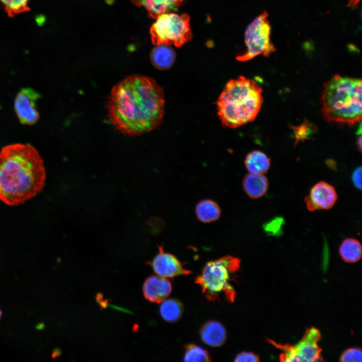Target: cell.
I'll use <instances>...</instances> for the list:
<instances>
[{"label": "cell", "instance_id": "obj_29", "mask_svg": "<svg viewBox=\"0 0 362 362\" xmlns=\"http://www.w3.org/2000/svg\"><path fill=\"white\" fill-rule=\"evenodd\" d=\"M356 145L358 150L361 152V134H359L358 136L357 140H356Z\"/></svg>", "mask_w": 362, "mask_h": 362}, {"label": "cell", "instance_id": "obj_20", "mask_svg": "<svg viewBox=\"0 0 362 362\" xmlns=\"http://www.w3.org/2000/svg\"><path fill=\"white\" fill-rule=\"evenodd\" d=\"M339 253L341 258L345 262H355L361 257V245L360 242L355 238H346L339 246Z\"/></svg>", "mask_w": 362, "mask_h": 362}, {"label": "cell", "instance_id": "obj_18", "mask_svg": "<svg viewBox=\"0 0 362 362\" xmlns=\"http://www.w3.org/2000/svg\"><path fill=\"white\" fill-rule=\"evenodd\" d=\"M195 212L199 220L204 223H210L220 218L221 209L214 201L204 199L197 204Z\"/></svg>", "mask_w": 362, "mask_h": 362}, {"label": "cell", "instance_id": "obj_9", "mask_svg": "<svg viewBox=\"0 0 362 362\" xmlns=\"http://www.w3.org/2000/svg\"><path fill=\"white\" fill-rule=\"evenodd\" d=\"M40 94L30 87L23 88L18 93L14 102L16 115L23 124L32 125L39 119L36 102Z\"/></svg>", "mask_w": 362, "mask_h": 362}, {"label": "cell", "instance_id": "obj_15", "mask_svg": "<svg viewBox=\"0 0 362 362\" xmlns=\"http://www.w3.org/2000/svg\"><path fill=\"white\" fill-rule=\"evenodd\" d=\"M243 186L249 197L258 199L267 192L268 182L266 177L262 174L248 173L243 178Z\"/></svg>", "mask_w": 362, "mask_h": 362}, {"label": "cell", "instance_id": "obj_22", "mask_svg": "<svg viewBox=\"0 0 362 362\" xmlns=\"http://www.w3.org/2000/svg\"><path fill=\"white\" fill-rule=\"evenodd\" d=\"M29 0H0L8 16L13 17L16 15L29 11Z\"/></svg>", "mask_w": 362, "mask_h": 362}, {"label": "cell", "instance_id": "obj_6", "mask_svg": "<svg viewBox=\"0 0 362 362\" xmlns=\"http://www.w3.org/2000/svg\"><path fill=\"white\" fill-rule=\"evenodd\" d=\"M150 29L152 43L180 47L192 38L190 17L186 14L167 13L159 15Z\"/></svg>", "mask_w": 362, "mask_h": 362}, {"label": "cell", "instance_id": "obj_1", "mask_svg": "<svg viewBox=\"0 0 362 362\" xmlns=\"http://www.w3.org/2000/svg\"><path fill=\"white\" fill-rule=\"evenodd\" d=\"M106 108L117 130L129 136L140 135L158 128L163 122V89L151 77L128 76L113 87Z\"/></svg>", "mask_w": 362, "mask_h": 362}, {"label": "cell", "instance_id": "obj_4", "mask_svg": "<svg viewBox=\"0 0 362 362\" xmlns=\"http://www.w3.org/2000/svg\"><path fill=\"white\" fill-rule=\"evenodd\" d=\"M361 80L334 75L324 85L322 111L329 122L353 125L361 120Z\"/></svg>", "mask_w": 362, "mask_h": 362}, {"label": "cell", "instance_id": "obj_14", "mask_svg": "<svg viewBox=\"0 0 362 362\" xmlns=\"http://www.w3.org/2000/svg\"><path fill=\"white\" fill-rule=\"evenodd\" d=\"M184 0H132V3L139 7L145 8L149 15L156 19L159 15L176 11Z\"/></svg>", "mask_w": 362, "mask_h": 362}, {"label": "cell", "instance_id": "obj_19", "mask_svg": "<svg viewBox=\"0 0 362 362\" xmlns=\"http://www.w3.org/2000/svg\"><path fill=\"white\" fill-rule=\"evenodd\" d=\"M159 312L162 318L168 322L178 321L182 316L184 308L182 303L175 298L165 299L161 302Z\"/></svg>", "mask_w": 362, "mask_h": 362}, {"label": "cell", "instance_id": "obj_17", "mask_svg": "<svg viewBox=\"0 0 362 362\" xmlns=\"http://www.w3.org/2000/svg\"><path fill=\"white\" fill-rule=\"evenodd\" d=\"M244 163L249 172L263 174L269 170L270 159L262 151L256 150L246 155Z\"/></svg>", "mask_w": 362, "mask_h": 362}, {"label": "cell", "instance_id": "obj_11", "mask_svg": "<svg viewBox=\"0 0 362 362\" xmlns=\"http://www.w3.org/2000/svg\"><path fill=\"white\" fill-rule=\"evenodd\" d=\"M158 253L150 263L154 272L158 276L170 278L192 273L185 268L174 255L164 252L162 245L158 246Z\"/></svg>", "mask_w": 362, "mask_h": 362}, {"label": "cell", "instance_id": "obj_26", "mask_svg": "<svg viewBox=\"0 0 362 362\" xmlns=\"http://www.w3.org/2000/svg\"><path fill=\"white\" fill-rule=\"evenodd\" d=\"M351 180L354 186L358 189H361V167L355 168L351 174Z\"/></svg>", "mask_w": 362, "mask_h": 362}, {"label": "cell", "instance_id": "obj_16", "mask_svg": "<svg viewBox=\"0 0 362 362\" xmlns=\"http://www.w3.org/2000/svg\"><path fill=\"white\" fill-rule=\"evenodd\" d=\"M175 58V51L168 45H158L150 54L152 64L157 69L166 70L171 67Z\"/></svg>", "mask_w": 362, "mask_h": 362}, {"label": "cell", "instance_id": "obj_2", "mask_svg": "<svg viewBox=\"0 0 362 362\" xmlns=\"http://www.w3.org/2000/svg\"><path fill=\"white\" fill-rule=\"evenodd\" d=\"M46 177L44 161L29 144L14 143L0 150V200L17 206L36 196Z\"/></svg>", "mask_w": 362, "mask_h": 362}, {"label": "cell", "instance_id": "obj_13", "mask_svg": "<svg viewBox=\"0 0 362 362\" xmlns=\"http://www.w3.org/2000/svg\"><path fill=\"white\" fill-rule=\"evenodd\" d=\"M202 341L212 347H219L225 342L227 332L224 325L217 321L211 320L205 323L200 330Z\"/></svg>", "mask_w": 362, "mask_h": 362}, {"label": "cell", "instance_id": "obj_10", "mask_svg": "<svg viewBox=\"0 0 362 362\" xmlns=\"http://www.w3.org/2000/svg\"><path fill=\"white\" fill-rule=\"evenodd\" d=\"M337 195L334 187L327 182L320 181L311 188L310 195L305 198L307 209L310 211L329 210L335 204Z\"/></svg>", "mask_w": 362, "mask_h": 362}, {"label": "cell", "instance_id": "obj_7", "mask_svg": "<svg viewBox=\"0 0 362 362\" xmlns=\"http://www.w3.org/2000/svg\"><path fill=\"white\" fill-rule=\"evenodd\" d=\"M268 16L264 11L249 25L245 35L247 50L236 57L238 61L245 62L261 54L267 57L276 50L270 41L271 27Z\"/></svg>", "mask_w": 362, "mask_h": 362}, {"label": "cell", "instance_id": "obj_24", "mask_svg": "<svg viewBox=\"0 0 362 362\" xmlns=\"http://www.w3.org/2000/svg\"><path fill=\"white\" fill-rule=\"evenodd\" d=\"M339 360L342 362H361L362 361L361 349L357 347L346 349L341 354Z\"/></svg>", "mask_w": 362, "mask_h": 362}, {"label": "cell", "instance_id": "obj_27", "mask_svg": "<svg viewBox=\"0 0 362 362\" xmlns=\"http://www.w3.org/2000/svg\"><path fill=\"white\" fill-rule=\"evenodd\" d=\"M307 130L308 127L306 124H303L301 126L295 128V132L297 139L299 140L302 138L307 136L308 134L307 133H306L308 132Z\"/></svg>", "mask_w": 362, "mask_h": 362}, {"label": "cell", "instance_id": "obj_21", "mask_svg": "<svg viewBox=\"0 0 362 362\" xmlns=\"http://www.w3.org/2000/svg\"><path fill=\"white\" fill-rule=\"evenodd\" d=\"M185 349L184 361L209 362L212 360L208 351L194 343L185 345Z\"/></svg>", "mask_w": 362, "mask_h": 362}, {"label": "cell", "instance_id": "obj_25", "mask_svg": "<svg viewBox=\"0 0 362 362\" xmlns=\"http://www.w3.org/2000/svg\"><path fill=\"white\" fill-rule=\"evenodd\" d=\"M237 362H257L259 361L258 355L251 352L242 351L238 353L234 360Z\"/></svg>", "mask_w": 362, "mask_h": 362}, {"label": "cell", "instance_id": "obj_8", "mask_svg": "<svg viewBox=\"0 0 362 362\" xmlns=\"http://www.w3.org/2000/svg\"><path fill=\"white\" fill-rule=\"evenodd\" d=\"M320 331L314 327L307 328L302 339L296 344H281L267 338V341L283 351L281 361H318L323 360L322 349L318 345Z\"/></svg>", "mask_w": 362, "mask_h": 362}, {"label": "cell", "instance_id": "obj_28", "mask_svg": "<svg viewBox=\"0 0 362 362\" xmlns=\"http://www.w3.org/2000/svg\"><path fill=\"white\" fill-rule=\"evenodd\" d=\"M360 0H349L348 7L355 8Z\"/></svg>", "mask_w": 362, "mask_h": 362}, {"label": "cell", "instance_id": "obj_23", "mask_svg": "<svg viewBox=\"0 0 362 362\" xmlns=\"http://www.w3.org/2000/svg\"><path fill=\"white\" fill-rule=\"evenodd\" d=\"M285 220L282 217H276L263 225L266 233L270 236H279L283 233Z\"/></svg>", "mask_w": 362, "mask_h": 362}, {"label": "cell", "instance_id": "obj_3", "mask_svg": "<svg viewBox=\"0 0 362 362\" xmlns=\"http://www.w3.org/2000/svg\"><path fill=\"white\" fill-rule=\"evenodd\" d=\"M263 102L261 87L243 76L229 80L217 102L222 124L236 128L253 121Z\"/></svg>", "mask_w": 362, "mask_h": 362}, {"label": "cell", "instance_id": "obj_12", "mask_svg": "<svg viewBox=\"0 0 362 362\" xmlns=\"http://www.w3.org/2000/svg\"><path fill=\"white\" fill-rule=\"evenodd\" d=\"M172 285L165 278L152 275L144 281L142 291L144 297L149 302L160 303L170 295Z\"/></svg>", "mask_w": 362, "mask_h": 362}, {"label": "cell", "instance_id": "obj_5", "mask_svg": "<svg viewBox=\"0 0 362 362\" xmlns=\"http://www.w3.org/2000/svg\"><path fill=\"white\" fill-rule=\"evenodd\" d=\"M239 258L226 255L208 261L195 280L210 301L234 302L236 291L233 282L240 267Z\"/></svg>", "mask_w": 362, "mask_h": 362}, {"label": "cell", "instance_id": "obj_30", "mask_svg": "<svg viewBox=\"0 0 362 362\" xmlns=\"http://www.w3.org/2000/svg\"><path fill=\"white\" fill-rule=\"evenodd\" d=\"M2 312L1 310L0 309V319H1V317L2 316Z\"/></svg>", "mask_w": 362, "mask_h": 362}]
</instances>
